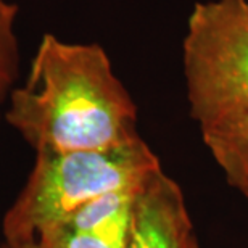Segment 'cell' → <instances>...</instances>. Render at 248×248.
Wrapping results in <instances>:
<instances>
[{
	"label": "cell",
	"mask_w": 248,
	"mask_h": 248,
	"mask_svg": "<svg viewBox=\"0 0 248 248\" xmlns=\"http://www.w3.org/2000/svg\"><path fill=\"white\" fill-rule=\"evenodd\" d=\"M143 182L87 202L44 231L37 242L48 248H124Z\"/></svg>",
	"instance_id": "4"
},
{
	"label": "cell",
	"mask_w": 248,
	"mask_h": 248,
	"mask_svg": "<svg viewBox=\"0 0 248 248\" xmlns=\"http://www.w3.org/2000/svg\"><path fill=\"white\" fill-rule=\"evenodd\" d=\"M192 234L182 188L158 170L139 190L124 248H187Z\"/></svg>",
	"instance_id": "5"
},
{
	"label": "cell",
	"mask_w": 248,
	"mask_h": 248,
	"mask_svg": "<svg viewBox=\"0 0 248 248\" xmlns=\"http://www.w3.org/2000/svg\"><path fill=\"white\" fill-rule=\"evenodd\" d=\"M0 248H48L37 240H26V242H7L3 240Z\"/></svg>",
	"instance_id": "8"
},
{
	"label": "cell",
	"mask_w": 248,
	"mask_h": 248,
	"mask_svg": "<svg viewBox=\"0 0 248 248\" xmlns=\"http://www.w3.org/2000/svg\"><path fill=\"white\" fill-rule=\"evenodd\" d=\"M202 137L229 186L244 193L248 188V108L231 120L203 129Z\"/></svg>",
	"instance_id": "6"
},
{
	"label": "cell",
	"mask_w": 248,
	"mask_h": 248,
	"mask_svg": "<svg viewBox=\"0 0 248 248\" xmlns=\"http://www.w3.org/2000/svg\"><path fill=\"white\" fill-rule=\"evenodd\" d=\"M158 170L160 160L143 139L95 150L36 153L26 184L3 216V240H37L87 202L142 184Z\"/></svg>",
	"instance_id": "2"
},
{
	"label": "cell",
	"mask_w": 248,
	"mask_h": 248,
	"mask_svg": "<svg viewBox=\"0 0 248 248\" xmlns=\"http://www.w3.org/2000/svg\"><path fill=\"white\" fill-rule=\"evenodd\" d=\"M5 120L36 153L95 150L136 142L137 108L97 44L46 34L28 81L13 89Z\"/></svg>",
	"instance_id": "1"
},
{
	"label": "cell",
	"mask_w": 248,
	"mask_h": 248,
	"mask_svg": "<svg viewBox=\"0 0 248 248\" xmlns=\"http://www.w3.org/2000/svg\"><path fill=\"white\" fill-rule=\"evenodd\" d=\"M190 115L213 127L248 108V0L198 2L182 46Z\"/></svg>",
	"instance_id": "3"
},
{
	"label": "cell",
	"mask_w": 248,
	"mask_h": 248,
	"mask_svg": "<svg viewBox=\"0 0 248 248\" xmlns=\"http://www.w3.org/2000/svg\"><path fill=\"white\" fill-rule=\"evenodd\" d=\"M18 7L10 0H0V108L10 98L13 82L18 76V39L15 23Z\"/></svg>",
	"instance_id": "7"
},
{
	"label": "cell",
	"mask_w": 248,
	"mask_h": 248,
	"mask_svg": "<svg viewBox=\"0 0 248 248\" xmlns=\"http://www.w3.org/2000/svg\"><path fill=\"white\" fill-rule=\"evenodd\" d=\"M187 248H200V245H198V240H197V235H195V234H192V237H190V239H188Z\"/></svg>",
	"instance_id": "9"
},
{
	"label": "cell",
	"mask_w": 248,
	"mask_h": 248,
	"mask_svg": "<svg viewBox=\"0 0 248 248\" xmlns=\"http://www.w3.org/2000/svg\"><path fill=\"white\" fill-rule=\"evenodd\" d=\"M244 195H245V198H247V200H248V188H247V190L244 192Z\"/></svg>",
	"instance_id": "10"
}]
</instances>
